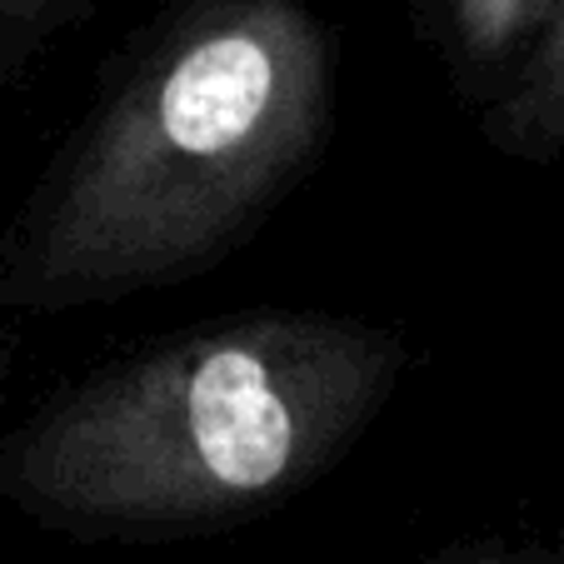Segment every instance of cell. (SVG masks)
Here are the masks:
<instances>
[{
  "label": "cell",
  "mask_w": 564,
  "mask_h": 564,
  "mask_svg": "<svg viewBox=\"0 0 564 564\" xmlns=\"http://www.w3.org/2000/svg\"><path fill=\"white\" fill-rule=\"evenodd\" d=\"M554 0H449L459 51L475 65H500L514 51H530Z\"/></svg>",
  "instance_id": "4"
},
{
  "label": "cell",
  "mask_w": 564,
  "mask_h": 564,
  "mask_svg": "<svg viewBox=\"0 0 564 564\" xmlns=\"http://www.w3.org/2000/svg\"><path fill=\"white\" fill-rule=\"evenodd\" d=\"M65 0H0V31H25L41 25L45 15H55Z\"/></svg>",
  "instance_id": "5"
},
{
  "label": "cell",
  "mask_w": 564,
  "mask_h": 564,
  "mask_svg": "<svg viewBox=\"0 0 564 564\" xmlns=\"http://www.w3.org/2000/svg\"><path fill=\"white\" fill-rule=\"evenodd\" d=\"M485 135L514 160L564 155V0L520 55L510 86L485 110Z\"/></svg>",
  "instance_id": "3"
},
{
  "label": "cell",
  "mask_w": 564,
  "mask_h": 564,
  "mask_svg": "<svg viewBox=\"0 0 564 564\" xmlns=\"http://www.w3.org/2000/svg\"><path fill=\"white\" fill-rule=\"evenodd\" d=\"M330 106L335 41L300 0L191 11L31 205L0 300L55 315L215 265L295 185Z\"/></svg>",
  "instance_id": "1"
},
{
  "label": "cell",
  "mask_w": 564,
  "mask_h": 564,
  "mask_svg": "<svg viewBox=\"0 0 564 564\" xmlns=\"http://www.w3.org/2000/svg\"><path fill=\"white\" fill-rule=\"evenodd\" d=\"M475 564H520V560H475Z\"/></svg>",
  "instance_id": "6"
},
{
  "label": "cell",
  "mask_w": 564,
  "mask_h": 564,
  "mask_svg": "<svg viewBox=\"0 0 564 564\" xmlns=\"http://www.w3.org/2000/svg\"><path fill=\"white\" fill-rule=\"evenodd\" d=\"M400 370V340L340 315H230L35 410L0 445V500L96 540L210 530L325 475Z\"/></svg>",
  "instance_id": "2"
}]
</instances>
